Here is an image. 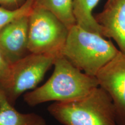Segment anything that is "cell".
<instances>
[{
  "instance_id": "6da1fadb",
  "label": "cell",
  "mask_w": 125,
  "mask_h": 125,
  "mask_svg": "<svg viewBox=\"0 0 125 125\" xmlns=\"http://www.w3.org/2000/svg\"><path fill=\"white\" fill-rule=\"evenodd\" d=\"M53 65V72L49 79L41 86L24 95V100L28 105L35 106L49 101L75 100L99 86L96 76L82 73L62 54L57 56Z\"/></svg>"
},
{
  "instance_id": "7a4b0ae2",
  "label": "cell",
  "mask_w": 125,
  "mask_h": 125,
  "mask_svg": "<svg viewBox=\"0 0 125 125\" xmlns=\"http://www.w3.org/2000/svg\"><path fill=\"white\" fill-rule=\"evenodd\" d=\"M119 52L112 42L102 35L75 24L68 29L62 54L86 74L96 76Z\"/></svg>"
},
{
  "instance_id": "3957f363",
  "label": "cell",
  "mask_w": 125,
  "mask_h": 125,
  "mask_svg": "<svg viewBox=\"0 0 125 125\" xmlns=\"http://www.w3.org/2000/svg\"><path fill=\"white\" fill-rule=\"evenodd\" d=\"M48 110L64 125H118L111 98L100 86L75 100L55 102Z\"/></svg>"
},
{
  "instance_id": "277c9868",
  "label": "cell",
  "mask_w": 125,
  "mask_h": 125,
  "mask_svg": "<svg viewBox=\"0 0 125 125\" xmlns=\"http://www.w3.org/2000/svg\"><path fill=\"white\" fill-rule=\"evenodd\" d=\"M30 53L57 56L62 54L68 29L56 16L34 7L29 16Z\"/></svg>"
},
{
  "instance_id": "5b68a950",
  "label": "cell",
  "mask_w": 125,
  "mask_h": 125,
  "mask_svg": "<svg viewBox=\"0 0 125 125\" xmlns=\"http://www.w3.org/2000/svg\"><path fill=\"white\" fill-rule=\"evenodd\" d=\"M56 57L30 53L11 64L8 79L0 87L9 102L14 105L24 92L35 89L53 65Z\"/></svg>"
},
{
  "instance_id": "8992f818",
  "label": "cell",
  "mask_w": 125,
  "mask_h": 125,
  "mask_svg": "<svg viewBox=\"0 0 125 125\" xmlns=\"http://www.w3.org/2000/svg\"><path fill=\"white\" fill-rule=\"evenodd\" d=\"M99 86L111 98L118 125H125V54L119 52L96 75Z\"/></svg>"
},
{
  "instance_id": "52a82bcc",
  "label": "cell",
  "mask_w": 125,
  "mask_h": 125,
  "mask_svg": "<svg viewBox=\"0 0 125 125\" xmlns=\"http://www.w3.org/2000/svg\"><path fill=\"white\" fill-rule=\"evenodd\" d=\"M29 16L13 20L0 31V51L10 64L30 53Z\"/></svg>"
},
{
  "instance_id": "ba28073f",
  "label": "cell",
  "mask_w": 125,
  "mask_h": 125,
  "mask_svg": "<svg viewBox=\"0 0 125 125\" xmlns=\"http://www.w3.org/2000/svg\"><path fill=\"white\" fill-rule=\"evenodd\" d=\"M93 16L103 28L104 37L113 39L125 54V0H108L103 11Z\"/></svg>"
},
{
  "instance_id": "9c48e42d",
  "label": "cell",
  "mask_w": 125,
  "mask_h": 125,
  "mask_svg": "<svg viewBox=\"0 0 125 125\" xmlns=\"http://www.w3.org/2000/svg\"><path fill=\"white\" fill-rule=\"evenodd\" d=\"M0 125H46V122L37 114L18 111L0 89Z\"/></svg>"
},
{
  "instance_id": "30bf717a",
  "label": "cell",
  "mask_w": 125,
  "mask_h": 125,
  "mask_svg": "<svg viewBox=\"0 0 125 125\" xmlns=\"http://www.w3.org/2000/svg\"><path fill=\"white\" fill-rule=\"evenodd\" d=\"M99 1L100 0H73V13L76 24L85 30L104 37L103 28L97 22L93 15V9Z\"/></svg>"
},
{
  "instance_id": "8fae6325",
  "label": "cell",
  "mask_w": 125,
  "mask_h": 125,
  "mask_svg": "<svg viewBox=\"0 0 125 125\" xmlns=\"http://www.w3.org/2000/svg\"><path fill=\"white\" fill-rule=\"evenodd\" d=\"M34 6L51 12L68 29L76 24L73 13V0H34Z\"/></svg>"
},
{
  "instance_id": "7c38bea8",
  "label": "cell",
  "mask_w": 125,
  "mask_h": 125,
  "mask_svg": "<svg viewBox=\"0 0 125 125\" xmlns=\"http://www.w3.org/2000/svg\"><path fill=\"white\" fill-rule=\"evenodd\" d=\"M34 0H25L16 9H10L0 7V31L9 23L20 17L29 15L34 8Z\"/></svg>"
},
{
  "instance_id": "4fadbf2b",
  "label": "cell",
  "mask_w": 125,
  "mask_h": 125,
  "mask_svg": "<svg viewBox=\"0 0 125 125\" xmlns=\"http://www.w3.org/2000/svg\"><path fill=\"white\" fill-rule=\"evenodd\" d=\"M10 65L0 51V87L4 85L8 79Z\"/></svg>"
},
{
  "instance_id": "5bb4252c",
  "label": "cell",
  "mask_w": 125,
  "mask_h": 125,
  "mask_svg": "<svg viewBox=\"0 0 125 125\" xmlns=\"http://www.w3.org/2000/svg\"><path fill=\"white\" fill-rule=\"evenodd\" d=\"M25 0H0V6L8 9H14L21 6Z\"/></svg>"
}]
</instances>
